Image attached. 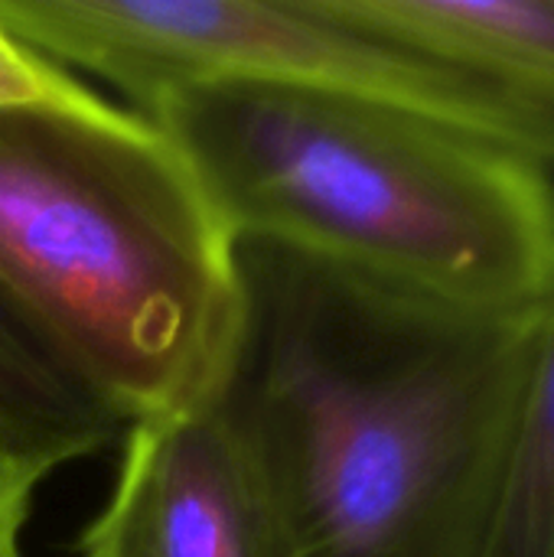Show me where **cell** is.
<instances>
[{
	"instance_id": "obj_10",
	"label": "cell",
	"mask_w": 554,
	"mask_h": 557,
	"mask_svg": "<svg viewBox=\"0 0 554 557\" xmlns=\"http://www.w3.org/2000/svg\"><path fill=\"white\" fill-rule=\"evenodd\" d=\"M46 476V470L0 441V557H20V539L33 509V493Z\"/></svg>"
},
{
	"instance_id": "obj_5",
	"label": "cell",
	"mask_w": 554,
	"mask_h": 557,
	"mask_svg": "<svg viewBox=\"0 0 554 557\" xmlns=\"http://www.w3.org/2000/svg\"><path fill=\"white\" fill-rule=\"evenodd\" d=\"M85 557H278L245 470L202 401L131 424Z\"/></svg>"
},
{
	"instance_id": "obj_8",
	"label": "cell",
	"mask_w": 554,
	"mask_h": 557,
	"mask_svg": "<svg viewBox=\"0 0 554 557\" xmlns=\"http://www.w3.org/2000/svg\"><path fill=\"white\" fill-rule=\"evenodd\" d=\"M477 557H554V281L539 307L500 493Z\"/></svg>"
},
{
	"instance_id": "obj_3",
	"label": "cell",
	"mask_w": 554,
	"mask_h": 557,
	"mask_svg": "<svg viewBox=\"0 0 554 557\" xmlns=\"http://www.w3.org/2000/svg\"><path fill=\"white\" fill-rule=\"evenodd\" d=\"M232 242L144 114L0 111V284L127 424L206 398L235 317Z\"/></svg>"
},
{
	"instance_id": "obj_6",
	"label": "cell",
	"mask_w": 554,
	"mask_h": 557,
	"mask_svg": "<svg viewBox=\"0 0 554 557\" xmlns=\"http://www.w3.org/2000/svg\"><path fill=\"white\" fill-rule=\"evenodd\" d=\"M366 33L460 65L554 117V0H320Z\"/></svg>"
},
{
	"instance_id": "obj_1",
	"label": "cell",
	"mask_w": 554,
	"mask_h": 557,
	"mask_svg": "<svg viewBox=\"0 0 554 557\" xmlns=\"http://www.w3.org/2000/svg\"><path fill=\"white\" fill-rule=\"evenodd\" d=\"M235 317L202 405L278 557H477L539 307H451L235 235Z\"/></svg>"
},
{
	"instance_id": "obj_9",
	"label": "cell",
	"mask_w": 554,
	"mask_h": 557,
	"mask_svg": "<svg viewBox=\"0 0 554 557\" xmlns=\"http://www.w3.org/2000/svg\"><path fill=\"white\" fill-rule=\"evenodd\" d=\"M91 88L75 82L62 65L49 62L26 42H20L0 23V111L52 108V111H91L101 108Z\"/></svg>"
},
{
	"instance_id": "obj_2",
	"label": "cell",
	"mask_w": 554,
	"mask_h": 557,
	"mask_svg": "<svg viewBox=\"0 0 554 557\" xmlns=\"http://www.w3.org/2000/svg\"><path fill=\"white\" fill-rule=\"evenodd\" d=\"M144 114L232 235L323 255L483 313L554 281V173L408 111L294 82L206 78Z\"/></svg>"
},
{
	"instance_id": "obj_4",
	"label": "cell",
	"mask_w": 554,
	"mask_h": 557,
	"mask_svg": "<svg viewBox=\"0 0 554 557\" xmlns=\"http://www.w3.org/2000/svg\"><path fill=\"white\" fill-rule=\"evenodd\" d=\"M0 23L56 65L101 75L144 111L206 78L359 95L554 173V117L506 88L330 16L320 0H0Z\"/></svg>"
},
{
	"instance_id": "obj_7",
	"label": "cell",
	"mask_w": 554,
	"mask_h": 557,
	"mask_svg": "<svg viewBox=\"0 0 554 557\" xmlns=\"http://www.w3.org/2000/svg\"><path fill=\"white\" fill-rule=\"evenodd\" d=\"M127 431L0 284V441L52 473L108 450Z\"/></svg>"
}]
</instances>
